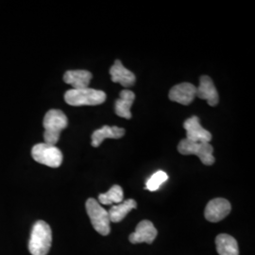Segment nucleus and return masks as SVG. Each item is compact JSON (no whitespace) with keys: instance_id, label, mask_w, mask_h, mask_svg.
Returning a JSON list of instances; mask_svg holds the SVG:
<instances>
[{"instance_id":"f257e3e1","label":"nucleus","mask_w":255,"mask_h":255,"mask_svg":"<svg viewBox=\"0 0 255 255\" xmlns=\"http://www.w3.org/2000/svg\"><path fill=\"white\" fill-rule=\"evenodd\" d=\"M52 243V232L49 225L39 220L33 225L28 242V251L32 255H46Z\"/></svg>"},{"instance_id":"f03ea898","label":"nucleus","mask_w":255,"mask_h":255,"mask_svg":"<svg viewBox=\"0 0 255 255\" xmlns=\"http://www.w3.org/2000/svg\"><path fill=\"white\" fill-rule=\"evenodd\" d=\"M68 125V119L61 110H49L44 118L43 126L45 128L44 139L45 143L56 145L59 141L60 134Z\"/></svg>"},{"instance_id":"7ed1b4c3","label":"nucleus","mask_w":255,"mask_h":255,"mask_svg":"<svg viewBox=\"0 0 255 255\" xmlns=\"http://www.w3.org/2000/svg\"><path fill=\"white\" fill-rule=\"evenodd\" d=\"M64 101L71 106H96L106 101V94L92 88L70 89L65 93Z\"/></svg>"},{"instance_id":"20e7f679","label":"nucleus","mask_w":255,"mask_h":255,"mask_svg":"<svg viewBox=\"0 0 255 255\" xmlns=\"http://www.w3.org/2000/svg\"><path fill=\"white\" fill-rule=\"evenodd\" d=\"M85 206L94 229L101 236H108L111 231L108 212L95 199H88Z\"/></svg>"},{"instance_id":"39448f33","label":"nucleus","mask_w":255,"mask_h":255,"mask_svg":"<svg viewBox=\"0 0 255 255\" xmlns=\"http://www.w3.org/2000/svg\"><path fill=\"white\" fill-rule=\"evenodd\" d=\"M32 158L39 164L57 168L63 163L62 151L54 146L46 143L37 144L31 149Z\"/></svg>"},{"instance_id":"423d86ee","label":"nucleus","mask_w":255,"mask_h":255,"mask_svg":"<svg viewBox=\"0 0 255 255\" xmlns=\"http://www.w3.org/2000/svg\"><path fill=\"white\" fill-rule=\"evenodd\" d=\"M178 150L182 155L198 156L201 163L205 165H212L215 163L214 147L210 143L191 142L187 139H182L178 146Z\"/></svg>"},{"instance_id":"0eeeda50","label":"nucleus","mask_w":255,"mask_h":255,"mask_svg":"<svg viewBox=\"0 0 255 255\" xmlns=\"http://www.w3.org/2000/svg\"><path fill=\"white\" fill-rule=\"evenodd\" d=\"M183 128L186 130V139L191 142L209 143L212 140L211 132L202 128L198 117H192L185 120Z\"/></svg>"},{"instance_id":"6e6552de","label":"nucleus","mask_w":255,"mask_h":255,"mask_svg":"<svg viewBox=\"0 0 255 255\" xmlns=\"http://www.w3.org/2000/svg\"><path fill=\"white\" fill-rule=\"evenodd\" d=\"M231 203L225 199H214L207 204L204 216L210 222H219L225 219L231 213Z\"/></svg>"},{"instance_id":"1a4fd4ad","label":"nucleus","mask_w":255,"mask_h":255,"mask_svg":"<svg viewBox=\"0 0 255 255\" xmlns=\"http://www.w3.org/2000/svg\"><path fill=\"white\" fill-rule=\"evenodd\" d=\"M197 94V87L189 83V82H182L177 84L171 88L169 92V100L178 102L182 105H189L195 100Z\"/></svg>"},{"instance_id":"9d476101","label":"nucleus","mask_w":255,"mask_h":255,"mask_svg":"<svg viewBox=\"0 0 255 255\" xmlns=\"http://www.w3.org/2000/svg\"><path fill=\"white\" fill-rule=\"evenodd\" d=\"M157 237V230L149 220H142L135 229V232L132 233L128 240L132 244L138 243H147L151 244Z\"/></svg>"},{"instance_id":"9b49d317","label":"nucleus","mask_w":255,"mask_h":255,"mask_svg":"<svg viewBox=\"0 0 255 255\" xmlns=\"http://www.w3.org/2000/svg\"><path fill=\"white\" fill-rule=\"evenodd\" d=\"M196 97L205 100L210 106H217L219 103V93L212 79L208 76H201L200 85L197 87Z\"/></svg>"},{"instance_id":"f8f14e48","label":"nucleus","mask_w":255,"mask_h":255,"mask_svg":"<svg viewBox=\"0 0 255 255\" xmlns=\"http://www.w3.org/2000/svg\"><path fill=\"white\" fill-rule=\"evenodd\" d=\"M110 74L112 76V82H119L123 87H130L136 81L135 75L127 69L119 60H117L113 64Z\"/></svg>"},{"instance_id":"ddd939ff","label":"nucleus","mask_w":255,"mask_h":255,"mask_svg":"<svg viewBox=\"0 0 255 255\" xmlns=\"http://www.w3.org/2000/svg\"><path fill=\"white\" fill-rule=\"evenodd\" d=\"M125 129L123 128H119L118 126H103L101 128L95 130L92 133L91 145L94 147H98L101 146V143L106 138H113V139H119L124 136Z\"/></svg>"},{"instance_id":"4468645a","label":"nucleus","mask_w":255,"mask_h":255,"mask_svg":"<svg viewBox=\"0 0 255 255\" xmlns=\"http://www.w3.org/2000/svg\"><path fill=\"white\" fill-rule=\"evenodd\" d=\"M92 78V74L87 70H69L64 74V81L73 89H84L88 88Z\"/></svg>"},{"instance_id":"2eb2a0df","label":"nucleus","mask_w":255,"mask_h":255,"mask_svg":"<svg viewBox=\"0 0 255 255\" xmlns=\"http://www.w3.org/2000/svg\"><path fill=\"white\" fill-rule=\"evenodd\" d=\"M135 99L134 93L130 90H123L120 92V98L115 103V113L120 118L126 119H131L130 108Z\"/></svg>"},{"instance_id":"dca6fc26","label":"nucleus","mask_w":255,"mask_h":255,"mask_svg":"<svg viewBox=\"0 0 255 255\" xmlns=\"http://www.w3.org/2000/svg\"><path fill=\"white\" fill-rule=\"evenodd\" d=\"M216 246L219 255H239L237 241L226 234H221L216 238Z\"/></svg>"},{"instance_id":"f3484780","label":"nucleus","mask_w":255,"mask_h":255,"mask_svg":"<svg viewBox=\"0 0 255 255\" xmlns=\"http://www.w3.org/2000/svg\"><path fill=\"white\" fill-rule=\"evenodd\" d=\"M137 207L136 201L134 200H127L122 201L121 203L113 206L110 209L109 214L110 221L114 223H119L121 220L125 219V217L132 209H135Z\"/></svg>"},{"instance_id":"a211bd4d","label":"nucleus","mask_w":255,"mask_h":255,"mask_svg":"<svg viewBox=\"0 0 255 255\" xmlns=\"http://www.w3.org/2000/svg\"><path fill=\"white\" fill-rule=\"evenodd\" d=\"M123 199H124L123 189L118 184L113 185L109 191L104 194H101L99 196V201L101 204H104V205H110L113 203L119 204L123 201Z\"/></svg>"},{"instance_id":"6ab92c4d","label":"nucleus","mask_w":255,"mask_h":255,"mask_svg":"<svg viewBox=\"0 0 255 255\" xmlns=\"http://www.w3.org/2000/svg\"><path fill=\"white\" fill-rule=\"evenodd\" d=\"M168 179V175L164 171L159 170L156 173L153 174L146 183V189L149 191H156L160 188V186L166 182Z\"/></svg>"}]
</instances>
